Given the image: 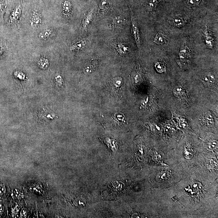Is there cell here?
Masks as SVG:
<instances>
[{
	"label": "cell",
	"mask_w": 218,
	"mask_h": 218,
	"mask_svg": "<svg viewBox=\"0 0 218 218\" xmlns=\"http://www.w3.org/2000/svg\"><path fill=\"white\" fill-rule=\"evenodd\" d=\"M21 14H22V10H21L20 6H17L12 12L8 22V24L11 26L18 23V21L20 18Z\"/></svg>",
	"instance_id": "cell-1"
},
{
	"label": "cell",
	"mask_w": 218,
	"mask_h": 218,
	"mask_svg": "<svg viewBox=\"0 0 218 218\" xmlns=\"http://www.w3.org/2000/svg\"><path fill=\"white\" fill-rule=\"evenodd\" d=\"M131 22H132V35H133L134 37L135 38V41L136 42V45L139 48L140 46V31H139L137 23H136V21L134 18L132 14H131Z\"/></svg>",
	"instance_id": "cell-2"
},
{
	"label": "cell",
	"mask_w": 218,
	"mask_h": 218,
	"mask_svg": "<svg viewBox=\"0 0 218 218\" xmlns=\"http://www.w3.org/2000/svg\"><path fill=\"white\" fill-rule=\"evenodd\" d=\"M30 23L31 26L35 27L40 26L42 23L41 16L37 12H34L31 15Z\"/></svg>",
	"instance_id": "cell-3"
},
{
	"label": "cell",
	"mask_w": 218,
	"mask_h": 218,
	"mask_svg": "<svg viewBox=\"0 0 218 218\" xmlns=\"http://www.w3.org/2000/svg\"><path fill=\"white\" fill-rule=\"evenodd\" d=\"M86 45V41L81 40L72 44L70 47V50L73 52H78L83 49Z\"/></svg>",
	"instance_id": "cell-4"
},
{
	"label": "cell",
	"mask_w": 218,
	"mask_h": 218,
	"mask_svg": "<svg viewBox=\"0 0 218 218\" xmlns=\"http://www.w3.org/2000/svg\"><path fill=\"white\" fill-rule=\"evenodd\" d=\"M203 121L204 124L208 127L214 125L213 117L210 112L206 113L203 116Z\"/></svg>",
	"instance_id": "cell-5"
},
{
	"label": "cell",
	"mask_w": 218,
	"mask_h": 218,
	"mask_svg": "<svg viewBox=\"0 0 218 218\" xmlns=\"http://www.w3.org/2000/svg\"><path fill=\"white\" fill-rule=\"evenodd\" d=\"M154 42L157 44H165L167 42L166 35L161 32L158 33L155 37Z\"/></svg>",
	"instance_id": "cell-6"
},
{
	"label": "cell",
	"mask_w": 218,
	"mask_h": 218,
	"mask_svg": "<svg viewBox=\"0 0 218 218\" xmlns=\"http://www.w3.org/2000/svg\"><path fill=\"white\" fill-rule=\"evenodd\" d=\"M203 83L205 85H210L214 83L215 82V77L211 73H208L203 76Z\"/></svg>",
	"instance_id": "cell-7"
},
{
	"label": "cell",
	"mask_w": 218,
	"mask_h": 218,
	"mask_svg": "<svg viewBox=\"0 0 218 218\" xmlns=\"http://www.w3.org/2000/svg\"><path fill=\"white\" fill-rule=\"evenodd\" d=\"M71 3L69 1H65L63 2L62 5V11L63 14L65 15H69L72 10Z\"/></svg>",
	"instance_id": "cell-8"
},
{
	"label": "cell",
	"mask_w": 218,
	"mask_h": 218,
	"mask_svg": "<svg viewBox=\"0 0 218 218\" xmlns=\"http://www.w3.org/2000/svg\"><path fill=\"white\" fill-rule=\"evenodd\" d=\"M93 13H94V10H90L88 13L87 15L84 18L83 22H82V26L84 28H86L90 24V22L92 19Z\"/></svg>",
	"instance_id": "cell-9"
},
{
	"label": "cell",
	"mask_w": 218,
	"mask_h": 218,
	"mask_svg": "<svg viewBox=\"0 0 218 218\" xmlns=\"http://www.w3.org/2000/svg\"><path fill=\"white\" fill-rule=\"evenodd\" d=\"M52 30L51 29H47L43 30L39 33V38L41 39H48L52 35Z\"/></svg>",
	"instance_id": "cell-10"
},
{
	"label": "cell",
	"mask_w": 218,
	"mask_h": 218,
	"mask_svg": "<svg viewBox=\"0 0 218 218\" xmlns=\"http://www.w3.org/2000/svg\"><path fill=\"white\" fill-rule=\"evenodd\" d=\"M117 51L119 54L122 56L127 53L128 51V48L124 44L119 43L117 45Z\"/></svg>",
	"instance_id": "cell-11"
},
{
	"label": "cell",
	"mask_w": 218,
	"mask_h": 218,
	"mask_svg": "<svg viewBox=\"0 0 218 218\" xmlns=\"http://www.w3.org/2000/svg\"><path fill=\"white\" fill-rule=\"evenodd\" d=\"M174 95L177 98H179L184 94V90L181 86H177L174 89Z\"/></svg>",
	"instance_id": "cell-12"
},
{
	"label": "cell",
	"mask_w": 218,
	"mask_h": 218,
	"mask_svg": "<svg viewBox=\"0 0 218 218\" xmlns=\"http://www.w3.org/2000/svg\"><path fill=\"white\" fill-rule=\"evenodd\" d=\"M173 22L174 24L178 27H182L185 23V21L183 18L179 16L175 17L173 19Z\"/></svg>",
	"instance_id": "cell-13"
},
{
	"label": "cell",
	"mask_w": 218,
	"mask_h": 218,
	"mask_svg": "<svg viewBox=\"0 0 218 218\" xmlns=\"http://www.w3.org/2000/svg\"><path fill=\"white\" fill-rule=\"evenodd\" d=\"M39 65L42 69H47L49 65V62L47 59L43 58L39 60Z\"/></svg>",
	"instance_id": "cell-14"
},
{
	"label": "cell",
	"mask_w": 218,
	"mask_h": 218,
	"mask_svg": "<svg viewBox=\"0 0 218 218\" xmlns=\"http://www.w3.org/2000/svg\"><path fill=\"white\" fill-rule=\"evenodd\" d=\"M217 142L216 140H212L207 144V148L209 151H213L217 148Z\"/></svg>",
	"instance_id": "cell-15"
},
{
	"label": "cell",
	"mask_w": 218,
	"mask_h": 218,
	"mask_svg": "<svg viewBox=\"0 0 218 218\" xmlns=\"http://www.w3.org/2000/svg\"><path fill=\"white\" fill-rule=\"evenodd\" d=\"M156 69L157 71L159 73H162L165 72V66L164 64L161 62H157L155 65Z\"/></svg>",
	"instance_id": "cell-16"
},
{
	"label": "cell",
	"mask_w": 218,
	"mask_h": 218,
	"mask_svg": "<svg viewBox=\"0 0 218 218\" xmlns=\"http://www.w3.org/2000/svg\"><path fill=\"white\" fill-rule=\"evenodd\" d=\"M123 21L121 18L119 17H116L114 18L113 22V24L116 27H119L121 26L123 23Z\"/></svg>",
	"instance_id": "cell-17"
},
{
	"label": "cell",
	"mask_w": 218,
	"mask_h": 218,
	"mask_svg": "<svg viewBox=\"0 0 218 218\" xmlns=\"http://www.w3.org/2000/svg\"><path fill=\"white\" fill-rule=\"evenodd\" d=\"M201 0H187V3L191 6H197L200 3Z\"/></svg>",
	"instance_id": "cell-18"
},
{
	"label": "cell",
	"mask_w": 218,
	"mask_h": 218,
	"mask_svg": "<svg viewBox=\"0 0 218 218\" xmlns=\"http://www.w3.org/2000/svg\"><path fill=\"white\" fill-rule=\"evenodd\" d=\"M210 164L212 167L217 169L218 168L217 160L215 158H212L210 160Z\"/></svg>",
	"instance_id": "cell-19"
},
{
	"label": "cell",
	"mask_w": 218,
	"mask_h": 218,
	"mask_svg": "<svg viewBox=\"0 0 218 218\" xmlns=\"http://www.w3.org/2000/svg\"><path fill=\"white\" fill-rule=\"evenodd\" d=\"M107 5V0H100L99 3V8L100 10H104Z\"/></svg>",
	"instance_id": "cell-20"
},
{
	"label": "cell",
	"mask_w": 218,
	"mask_h": 218,
	"mask_svg": "<svg viewBox=\"0 0 218 218\" xmlns=\"http://www.w3.org/2000/svg\"><path fill=\"white\" fill-rule=\"evenodd\" d=\"M185 157L187 159H190L192 157V152L191 149L188 148L186 149L184 152Z\"/></svg>",
	"instance_id": "cell-21"
},
{
	"label": "cell",
	"mask_w": 218,
	"mask_h": 218,
	"mask_svg": "<svg viewBox=\"0 0 218 218\" xmlns=\"http://www.w3.org/2000/svg\"><path fill=\"white\" fill-rule=\"evenodd\" d=\"M94 69L93 65H86L84 68V73H91Z\"/></svg>",
	"instance_id": "cell-22"
},
{
	"label": "cell",
	"mask_w": 218,
	"mask_h": 218,
	"mask_svg": "<svg viewBox=\"0 0 218 218\" xmlns=\"http://www.w3.org/2000/svg\"><path fill=\"white\" fill-rule=\"evenodd\" d=\"M167 176V173H166V172H164V173H161L160 174H159L158 176H157V178L161 180H164L166 179Z\"/></svg>",
	"instance_id": "cell-23"
},
{
	"label": "cell",
	"mask_w": 218,
	"mask_h": 218,
	"mask_svg": "<svg viewBox=\"0 0 218 218\" xmlns=\"http://www.w3.org/2000/svg\"><path fill=\"white\" fill-rule=\"evenodd\" d=\"M2 7H3V4H2V2H1V0H0V12L2 11Z\"/></svg>",
	"instance_id": "cell-24"
},
{
	"label": "cell",
	"mask_w": 218,
	"mask_h": 218,
	"mask_svg": "<svg viewBox=\"0 0 218 218\" xmlns=\"http://www.w3.org/2000/svg\"><path fill=\"white\" fill-rule=\"evenodd\" d=\"M2 52H3V49L0 47V56L2 54Z\"/></svg>",
	"instance_id": "cell-25"
}]
</instances>
